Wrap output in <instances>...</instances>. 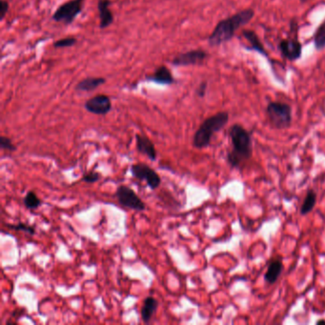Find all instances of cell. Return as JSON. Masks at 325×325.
I'll return each instance as SVG.
<instances>
[{
	"instance_id": "cell-27",
	"label": "cell",
	"mask_w": 325,
	"mask_h": 325,
	"mask_svg": "<svg viewBox=\"0 0 325 325\" xmlns=\"http://www.w3.org/2000/svg\"><path fill=\"white\" fill-rule=\"evenodd\" d=\"M317 323H318V324H320V323H325V320H323V319H321V320H318Z\"/></svg>"
},
{
	"instance_id": "cell-4",
	"label": "cell",
	"mask_w": 325,
	"mask_h": 325,
	"mask_svg": "<svg viewBox=\"0 0 325 325\" xmlns=\"http://www.w3.org/2000/svg\"><path fill=\"white\" fill-rule=\"evenodd\" d=\"M266 113L274 128L282 130L290 127L292 124V107L287 103L280 101L269 102L266 108Z\"/></svg>"
},
{
	"instance_id": "cell-20",
	"label": "cell",
	"mask_w": 325,
	"mask_h": 325,
	"mask_svg": "<svg viewBox=\"0 0 325 325\" xmlns=\"http://www.w3.org/2000/svg\"><path fill=\"white\" fill-rule=\"evenodd\" d=\"M23 203L24 206L29 209V210H36L38 207L41 205V200L39 199V197L36 195L35 192L29 191L26 196L24 197L23 199Z\"/></svg>"
},
{
	"instance_id": "cell-28",
	"label": "cell",
	"mask_w": 325,
	"mask_h": 325,
	"mask_svg": "<svg viewBox=\"0 0 325 325\" xmlns=\"http://www.w3.org/2000/svg\"><path fill=\"white\" fill-rule=\"evenodd\" d=\"M302 3H306L307 1H309V0H300Z\"/></svg>"
},
{
	"instance_id": "cell-18",
	"label": "cell",
	"mask_w": 325,
	"mask_h": 325,
	"mask_svg": "<svg viewBox=\"0 0 325 325\" xmlns=\"http://www.w3.org/2000/svg\"><path fill=\"white\" fill-rule=\"evenodd\" d=\"M317 202V194L314 190H309L301 207V215L306 216L313 211Z\"/></svg>"
},
{
	"instance_id": "cell-9",
	"label": "cell",
	"mask_w": 325,
	"mask_h": 325,
	"mask_svg": "<svg viewBox=\"0 0 325 325\" xmlns=\"http://www.w3.org/2000/svg\"><path fill=\"white\" fill-rule=\"evenodd\" d=\"M279 50L281 55L291 62L299 61L303 55V44L297 37L281 40L279 43Z\"/></svg>"
},
{
	"instance_id": "cell-3",
	"label": "cell",
	"mask_w": 325,
	"mask_h": 325,
	"mask_svg": "<svg viewBox=\"0 0 325 325\" xmlns=\"http://www.w3.org/2000/svg\"><path fill=\"white\" fill-rule=\"evenodd\" d=\"M228 121L229 113L227 112H219L206 119L195 133L193 137V145L197 149L208 147L211 143L214 134L224 128Z\"/></svg>"
},
{
	"instance_id": "cell-13",
	"label": "cell",
	"mask_w": 325,
	"mask_h": 325,
	"mask_svg": "<svg viewBox=\"0 0 325 325\" xmlns=\"http://www.w3.org/2000/svg\"><path fill=\"white\" fill-rule=\"evenodd\" d=\"M136 148L137 151L141 154L146 155L151 160H156L157 159V151L154 143L151 139L144 135H136Z\"/></svg>"
},
{
	"instance_id": "cell-16",
	"label": "cell",
	"mask_w": 325,
	"mask_h": 325,
	"mask_svg": "<svg viewBox=\"0 0 325 325\" xmlns=\"http://www.w3.org/2000/svg\"><path fill=\"white\" fill-rule=\"evenodd\" d=\"M283 271V264L280 258H276L270 262L265 273L264 280L269 284L276 283L280 278L281 272Z\"/></svg>"
},
{
	"instance_id": "cell-7",
	"label": "cell",
	"mask_w": 325,
	"mask_h": 325,
	"mask_svg": "<svg viewBox=\"0 0 325 325\" xmlns=\"http://www.w3.org/2000/svg\"><path fill=\"white\" fill-rule=\"evenodd\" d=\"M131 173L137 180L145 181L152 190L157 189L161 183V180L158 173L151 167L144 163H136L131 166Z\"/></svg>"
},
{
	"instance_id": "cell-22",
	"label": "cell",
	"mask_w": 325,
	"mask_h": 325,
	"mask_svg": "<svg viewBox=\"0 0 325 325\" xmlns=\"http://www.w3.org/2000/svg\"><path fill=\"white\" fill-rule=\"evenodd\" d=\"M7 226L9 227V228H11V229L16 230V231H23V232H26L27 234H32V235L36 234V229H35V227L31 226V225H28V224L23 223V222L16 223L15 225H11V224H9Z\"/></svg>"
},
{
	"instance_id": "cell-2",
	"label": "cell",
	"mask_w": 325,
	"mask_h": 325,
	"mask_svg": "<svg viewBox=\"0 0 325 325\" xmlns=\"http://www.w3.org/2000/svg\"><path fill=\"white\" fill-rule=\"evenodd\" d=\"M229 136L233 144V150L228 153L227 161L235 168L252 157V138L249 132L241 124H234L229 130Z\"/></svg>"
},
{
	"instance_id": "cell-11",
	"label": "cell",
	"mask_w": 325,
	"mask_h": 325,
	"mask_svg": "<svg viewBox=\"0 0 325 325\" xmlns=\"http://www.w3.org/2000/svg\"><path fill=\"white\" fill-rule=\"evenodd\" d=\"M146 79L152 81V82L159 84V85L170 86V85L175 83V79H174L171 70L166 67L165 65L159 66L158 68L156 69V71L154 72L153 75L146 76Z\"/></svg>"
},
{
	"instance_id": "cell-8",
	"label": "cell",
	"mask_w": 325,
	"mask_h": 325,
	"mask_svg": "<svg viewBox=\"0 0 325 325\" xmlns=\"http://www.w3.org/2000/svg\"><path fill=\"white\" fill-rule=\"evenodd\" d=\"M207 58L208 53L206 51L202 49H196L175 55L172 61V64L178 67L195 66L202 64Z\"/></svg>"
},
{
	"instance_id": "cell-10",
	"label": "cell",
	"mask_w": 325,
	"mask_h": 325,
	"mask_svg": "<svg viewBox=\"0 0 325 325\" xmlns=\"http://www.w3.org/2000/svg\"><path fill=\"white\" fill-rule=\"evenodd\" d=\"M84 108L89 113L105 115L112 110V101L106 95H97L85 102Z\"/></svg>"
},
{
	"instance_id": "cell-23",
	"label": "cell",
	"mask_w": 325,
	"mask_h": 325,
	"mask_svg": "<svg viewBox=\"0 0 325 325\" xmlns=\"http://www.w3.org/2000/svg\"><path fill=\"white\" fill-rule=\"evenodd\" d=\"M0 148L2 150H8V151H16V147L12 142V140L7 136H1L0 137Z\"/></svg>"
},
{
	"instance_id": "cell-19",
	"label": "cell",
	"mask_w": 325,
	"mask_h": 325,
	"mask_svg": "<svg viewBox=\"0 0 325 325\" xmlns=\"http://www.w3.org/2000/svg\"><path fill=\"white\" fill-rule=\"evenodd\" d=\"M314 45L318 51L325 49V20L318 26V29L315 32Z\"/></svg>"
},
{
	"instance_id": "cell-12",
	"label": "cell",
	"mask_w": 325,
	"mask_h": 325,
	"mask_svg": "<svg viewBox=\"0 0 325 325\" xmlns=\"http://www.w3.org/2000/svg\"><path fill=\"white\" fill-rule=\"evenodd\" d=\"M112 2L111 0H99L98 1V10L99 14V28L106 29L111 24H113V13L110 9Z\"/></svg>"
},
{
	"instance_id": "cell-5",
	"label": "cell",
	"mask_w": 325,
	"mask_h": 325,
	"mask_svg": "<svg viewBox=\"0 0 325 325\" xmlns=\"http://www.w3.org/2000/svg\"><path fill=\"white\" fill-rule=\"evenodd\" d=\"M84 0H70L55 10L53 13V20L62 23L66 26L71 25L76 20V17L82 12Z\"/></svg>"
},
{
	"instance_id": "cell-17",
	"label": "cell",
	"mask_w": 325,
	"mask_h": 325,
	"mask_svg": "<svg viewBox=\"0 0 325 325\" xmlns=\"http://www.w3.org/2000/svg\"><path fill=\"white\" fill-rule=\"evenodd\" d=\"M158 307L159 303L155 298L148 297L144 300L143 305L141 308V318L145 323H148L151 320L153 316L158 310Z\"/></svg>"
},
{
	"instance_id": "cell-24",
	"label": "cell",
	"mask_w": 325,
	"mask_h": 325,
	"mask_svg": "<svg viewBox=\"0 0 325 325\" xmlns=\"http://www.w3.org/2000/svg\"><path fill=\"white\" fill-rule=\"evenodd\" d=\"M10 3L8 0H0V20H3L9 12Z\"/></svg>"
},
{
	"instance_id": "cell-1",
	"label": "cell",
	"mask_w": 325,
	"mask_h": 325,
	"mask_svg": "<svg viewBox=\"0 0 325 325\" xmlns=\"http://www.w3.org/2000/svg\"><path fill=\"white\" fill-rule=\"evenodd\" d=\"M255 11L245 9L227 18L220 20L208 38V43L212 47H219L230 41L242 27L247 25L254 18Z\"/></svg>"
},
{
	"instance_id": "cell-6",
	"label": "cell",
	"mask_w": 325,
	"mask_h": 325,
	"mask_svg": "<svg viewBox=\"0 0 325 325\" xmlns=\"http://www.w3.org/2000/svg\"><path fill=\"white\" fill-rule=\"evenodd\" d=\"M115 197L122 206L129 209L135 211H143L146 207L142 199L136 195L135 191L126 185L119 186L115 192Z\"/></svg>"
},
{
	"instance_id": "cell-21",
	"label": "cell",
	"mask_w": 325,
	"mask_h": 325,
	"mask_svg": "<svg viewBox=\"0 0 325 325\" xmlns=\"http://www.w3.org/2000/svg\"><path fill=\"white\" fill-rule=\"evenodd\" d=\"M77 43V39L73 37H68V38H61L56 40L55 42H53V47L55 49H61V48H68V47H73Z\"/></svg>"
},
{
	"instance_id": "cell-14",
	"label": "cell",
	"mask_w": 325,
	"mask_h": 325,
	"mask_svg": "<svg viewBox=\"0 0 325 325\" xmlns=\"http://www.w3.org/2000/svg\"><path fill=\"white\" fill-rule=\"evenodd\" d=\"M105 82H106V79L104 77L88 76L76 84V90L78 92H87V93L95 91Z\"/></svg>"
},
{
	"instance_id": "cell-15",
	"label": "cell",
	"mask_w": 325,
	"mask_h": 325,
	"mask_svg": "<svg viewBox=\"0 0 325 325\" xmlns=\"http://www.w3.org/2000/svg\"><path fill=\"white\" fill-rule=\"evenodd\" d=\"M242 36L250 43L249 50L256 51L257 53H260L265 57L268 56V53L265 50L264 46L261 43L260 39L257 37V34L252 30L242 31Z\"/></svg>"
},
{
	"instance_id": "cell-25",
	"label": "cell",
	"mask_w": 325,
	"mask_h": 325,
	"mask_svg": "<svg viewBox=\"0 0 325 325\" xmlns=\"http://www.w3.org/2000/svg\"><path fill=\"white\" fill-rule=\"evenodd\" d=\"M100 179V174L96 172H90L89 174H86L83 176V182L86 183H95Z\"/></svg>"
},
{
	"instance_id": "cell-26",
	"label": "cell",
	"mask_w": 325,
	"mask_h": 325,
	"mask_svg": "<svg viewBox=\"0 0 325 325\" xmlns=\"http://www.w3.org/2000/svg\"><path fill=\"white\" fill-rule=\"evenodd\" d=\"M207 81H202L201 83L198 85V87L196 90V94H197L198 98H204L205 95H206V90H207Z\"/></svg>"
}]
</instances>
